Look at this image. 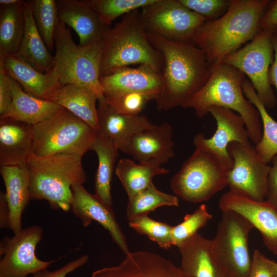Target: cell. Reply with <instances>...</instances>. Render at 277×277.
<instances>
[{"mask_svg":"<svg viewBox=\"0 0 277 277\" xmlns=\"http://www.w3.org/2000/svg\"><path fill=\"white\" fill-rule=\"evenodd\" d=\"M148 37L163 58L162 88L155 100L157 109L167 111L182 107L211 75L212 67L206 55L192 43L173 42L148 33Z\"/></svg>","mask_w":277,"mask_h":277,"instance_id":"obj_1","label":"cell"},{"mask_svg":"<svg viewBox=\"0 0 277 277\" xmlns=\"http://www.w3.org/2000/svg\"><path fill=\"white\" fill-rule=\"evenodd\" d=\"M270 1L231 0L227 12L219 19L200 28L193 44L206 54L212 68L228 55L251 41L260 31V19Z\"/></svg>","mask_w":277,"mask_h":277,"instance_id":"obj_2","label":"cell"},{"mask_svg":"<svg viewBox=\"0 0 277 277\" xmlns=\"http://www.w3.org/2000/svg\"><path fill=\"white\" fill-rule=\"evenodd\" d=\"M245 75L236 68L221 63L212 68L206 84L182 106L192 108L196 115H206L212 107H220L235 111L244 119L251 142L257 144L262 136L259 112L244 94L242 84Z\"/></svg>","mask_w":277,"mask_h":277,"instance_id":"obj_3","label":"cell"},{"mask_svg":"<svg viewBox=\"0 0 277 277\" xmlns=\"http://www.w3.org/2000/svg\"><path fill=\"white\" fill-rule=\"evenodd\" d=\"M100 76L132 64L147 65L161 73L163 58L150 43L141 11L134 10L109 27L103 38Z\"/></svg>","mask_w":277,"mask_h":277,"instance_id":"obj_4","label":"cell"},{"mask_svg":"<svg viewBox=\"0 0 277 277\" xmlns=\"http://www.w3.org/2000/svg\"><path fill=\"white\" fill-rule=\"evenodd\" d=\"M82 158L67 153L40 157L30 154L26 164L30 177V200H46L52 208L68 211L72 187L83 184L87 180Z\"/></svg>","mask_w":277,"mask_h":277,"instance_id":"obj_5","label":"cell"},{"mask_svg":"<svg viewBox=\"0 0 277 277\" xmlns=\"http://www.w3.org/2000/svg\"><path fill=\"white\" fill-rule=\"evenodd\" d=\"M54 41L55 54L52 69L60 86L81 85L92 91L98 101L104 100L100 80L103 39L86 46L77 45L66 25L57 20Z\"/></svg>","mask_w":277,"mask_h":277,"instance_id":"obj_6","label":"cell"},{"mask_svg":"<svg viewBox=\"0 0 277 277\" xmlns=\"http://www.w3.org/2000/svg\"><path fill=\"white\" fill-rule=\"evenodd\" d=\"M193 143L194 152L172 177L170 185L178 197L199 203L209 200L228 185L230 169L208 148Z\"/></svg>","mask_w":277,"mask_h":277,"instance_id":"obj_7","label":"cell"},{"mask_svg":"<svg viewBox=\"0 0 277 277\" xmlns=\"http://www.w3.org/2000/svg\"><path fill=\"white\" fill-rule=\"evenodd\" d=\"M96 135L89 125L63 108L33 125L31 155L40 157L67 153L83 156L90 150Z\"/></svg>","mask_w":277,"mask_h":277,"instance_id":"obj_8","label":"cell"},{"mask_svg":"<svg viewBox=\"0 0 277 277\" xmlns=\"http://www.w3.org/2000/svg\"><path fill=\"white\" fill-rule=\"evenodd\" d=\"M272 31L261 30L250 42L226 56L222 63L231 65L247 75L266 108H273L276 99L269 80L274 57Z\"/></svg>","mask_w":277,"mask_h":277,"instance_id":"obj_9","label":"cell"},{"mask_svg":"<svg viewBox=\"0 0 277 277\" xmlns=\"http://www.w3.org/2000/svg\"><path fill=\"white\" fill-rule=\"evenodd\" d=\"M147 32L168 41L192 43L205 19L179 0H155L141 9Z\"/></svg>","mask_w":277,"mask_h":277,"instance_id":"obj_10","label":"cell"},{"mask_svg":"<svg viewBox=\"0 0 277 277\" xmlns=\"http://www.w3.org/2000/svg\"><path fill=\"white\" fill-rule=\"evenodd\" d=\"M253 225L233 211H222L212 240L214 250L231 277H247L251 261L249 236Z\"/></svg>","mask_w":277,"mask_h":277,"instance_id":"obj_11","label":"cell"},{"mask_svg":"<svg viewBox=\"0 0 277 277\" xmlns=\"http://www.w3.org/2000/svg\"><path fill=\"white\" fill-rule=\"evenodd\" d=\"M227 151L233 162L228 174L229 190L242 193L256 201L265 200L270 166L262 160L251 145L232 142Z\"/></svg>","mask_w":277,"mask_h":277,"instance_id":"obj_12","label":"cell"},{"mask_svg":"<svg viewBox=\"0 0 277 277\" xmlns=\"http://www.w3.org/2000/svg\"><path fill=\"white\" fill-rule=\"evenodd\" d=\"M14 234L1 242L0 277H28L47 269L56 261H42L36 255V247L43 236L40 226H29Z\"/></svg>","mask_w":277,"mask_h":277,"instance_id":"obj_13","label":"cell"},{"mask_svg":"<svg viewBox=\"0 0 277 277\" xmlns=\"http://www.w3.org/2000/svg\"><path fill=\"white\" fill-rule=\"evenodd\" d=\"M222 211H233L246 219L259 231L264 245L277 255V208L266 200L258 201L236 191L229 190L220 198Z\"/></svg>","mask_w":277,"mask_h":277,"instance_id":"obj_14","label":"cell"},{"mask_svg":"<svg viewBox=\"0 0 277 277\" xmlns=\"http://www.w3.org/2000/svg\"><path fill=\"white\" fill-rule=\"evenodd\" d=\"M173 129L167 122L153 125L130 137L119 148L140 163L157 166L174 157Z\"/></svg>","mask_w":277,"mask_h":277,"instance_id":"obj_15","label":"cell"},{"mask_svg":"<svg viewBox=\"0 0 277 277\" xmlns=\"http://www.w3.org/2000/svg\"><path fill=\"white\" fill-rule=\"evenodd\" d=\"M216 123V129L213 135L207 138L203 133L196 134L193 142L205 146L215 153L230 169L232 160L228 154L227 147L232 142L250 145L245 123L236 112L226 108L212 107L209 111Z\"/></svg>","mask_w":277,"mask_h":277,"instance_id":"obj_16","label":"cell"},{"mask_svg":"<svg viewBox=\"0 0 277 277\" xmlns=\"http://www.w3.org/2000/svg\"><path fill=\"white\" fill-rule=\"evenodd\" d=\"M89 277H187L170 260L146 251L129 252L118 265L104 267Z\"/></svg>","mask_w":277,"mask_h":277,"instance_id":"obj_17","label":"cell"},{"mask_svg":"<svg viewBox=\"0 0 277 277\" xmlns=\"http://www.w3.org/2000/svg\"><path fill=\"white\" fill-rule=\"evenodd\" d=\"M70 209L84 227L96 221L106 229L113 241L125 254L130 252L125 235L116 222L111 208L105 205L95 194H91L83 184L72 187Z\"/></svg>","mask_w":277,"mask_h":277,"instance_id":"obj_18","label":"cell"},{"mask_svg":"<svg viewBox=\"0 0 277 277\" xmlns=\"http://www.w3.org/2000/svg\"><path fill=\"white\" fill-rule=\"evenodd\" d=\"M178 248L180 268L187 277H231L217 258L212 240L196 233Z\"/></svg>","mask_w":277,"mask_h":277,"instance_id":"obj_19","label":"cell"},{"mask_svg":"<svg viewBox=\"0 0 277 277\" xmlns=\"http://www.w3.org/2000/svg\"><path fill=\"white\" fill-rule=\"evenodd\" d=\"M105 97L123 92H138L156 96L162 88L161 73L147 65L126 67L113 73L100 76Z\"/></svg>","mask_w":277,"mask_h":277,"instance_id":"obj_20","label":"cell"},{"mask_svg":"<svg viewBox=\"0 0 277 277\" xmlns=\"http://www.w3.org/2000/svg\"><path fill=\"white\" fill-rule=\"evenodd\" d=\"M57 19L74 29L80 46L102 41L109 28L104 25L89 0L55 1Z\"/></svg>","mask_w":277,"mask_h":277,"instance_id":"obj_21","label":"cell"},{"mask_svg":"<svg viewBox=\"0 0 277 277\" xmlns=\"http://www.w3.org/2000/svg\"><path fill=\"white\" fill-rule=\"evenodd\" d=\"M0 118L1 166L26 165L32 150L33 125Z\"/></svg>","mask_w":277,"mask_h":277,"instance_id":"obj_22","label":"cell"},{"mask_svg":"<svg viewBox=\"0 0 277 277\" xmlns=\"http://www.w3.org/2000/svg\"><path fill=\"white\" fill-rule=\"evenodd\" d=\"M0 67L9 77L23 87L26 92L46 100L60 86L56 74L52 69L41 72L16 54H11L0 60Z\"/></svg>","mask_w":277,"mask_h":277,"instance_id":"obj_23","label":"cell"},{"mask_svg":"<svg viewBox=\"0 0 277 277\" xmlns=\"http://www.w3.org/2000/svg\"><path fill=\"white\" fill-rule=\"evenodd\" d=\"M0 172L10 211L9 228L15 233L22 229V215L30 200L29 172L24 165L2 166Z\"/></svg>","mask_w":277,"mask_h":277,"instance_id":"obj_24","label":"cell"},{"mask_svg":"<svg viewBox=\"0 0 277 277\" xmlns=\"http://www.w3.org/2000/svg\"><path fill=\"white\" fill-rule=\"evenodd\" d=\"M45 100L56 103L89 125L96 132L99 129L97 95L87 88L75 84L61 86Z\"/></svg>","mask_w":277,"mask_h":277,"instance_id":"obj_25","label":"cell"},{"mask_svg":"<svg viewBox=\"0 0 277 277\" xmlns=\"http://www.w3.org/2000/svg\"><path fill=\"white\" fill-rule=\"evenodd\" d=\"M99 129L97 133L111 139L119 148L130 137L152 125L147 116L123 115L115 112L106 100L98 101Z\"/></svg>","mask_w":277,"mask_h":277,"instance_id":"obj_26","label":"cell"},{"mask_svg":"<svg viewBox=\"0 0 277 277\" xmlns=\"http://www.w3.org/2000/svg\"><path fill=\"white\" fill-rule=\"evenodd\" d=\"M9 82L13 101L8 111L0 118H9L34 125L49 118L63 108L52 102L24 92L18 83L10 77Z\"/></svg>","mask_w":277,"mask_h":277,"instance_id":"obj_27","label":"cell"},{"mask_svg":"<svg viewBox=\"0 0 277 277\" xmlns=\"http://www.w3.org/2000/svg\"><path fill=\"white\" fill-rule=\"evenodd\" d=\"M25 27L19 47L15 53L37 71L47 73L53 68L54 56L48 50L27 1H23Z\"/></svg>","mask_w":277,"mask_h":277,"instance_id":"obj_28","label":"cell"},{"mask_svg":"<svg viewBox=\"0 0 277 277\" xmlns=\"http://www.w3.org/2000/svg\"><path fill=\"white\" fill-rule=\"evenodd\" d=\"M90 150L96 153L98 161L95 177V194L105 205L111 208V182L119 149L111 139L97 133Z\"/></svg>","mask_w":277,"mask_h":277,"instance_id":"obj_29","label":"cell"},{"mask_svg":"<svg viewBox=\"0 0 277 277\" xmlns=\"http://www.w3.org/2000/svg\"><path fill=\"white\" fill-rule=\"evenodd\" d=\"M23 1L11 5H1L0 60L16 53L23 37L25 27Z\"/></svg>","mask_w":277,"mask_h":277,"instance_id":"obj_30","label":"cell"},{"mask_svg":"<svg viewBox=\"0 0 277 277\" xmlns=\"http://www.w3.org/2000/svg\"><path fill=\"white\" fill-rule=\"evenodd\" d=\"M168 169L149 164L134 163L132 160L120 159L115 173L124 186L128 196L132 197L146 188L152 182L153 177L165 174Z\"/></svg>","mask_w":277,"mask_h":277,"instance_id":"obj_31","label":"cell"},{"mask_svg":"<svg viewBox=\"0 0 277 277\" xmlns=\"http://www.w3.org/2000/svg\"><path fill=\"white\" fill-rule=\"evenodd\" d=\"M242 89L246 98L258 110L262 121V138L255 149L262 160L269 163L277 154V122L269 115L249 80H245Z\"/></svg>","mask_w":277,"mask_h":277,"instance_id":"obj_32","label":"cell"},{"mask_svg":"<svg viewBox=\"0 0 277 277\" xmlns=\"http://www.w3.org/2000/svg\"><path fill=\"white\" fill-rule=\"evenodd\" d=\"M128 200L126 209L128 219L138 215H148L150 211L161 206L179 205L177 196L158 190L153 182L145 189L128 198Z\"/></svg>","mask_w":277,"mask_h":277,"instance_id":"obj_33","label":"cell"},{"mask_svg":"<svg viewBox=\"0 0 277 277\" xmlns=\"http://www.w3.org/2000/svg\"><path fill=\"white\" fill-rule=\"evenodd\" d=\"M37 29L47 47L52 50L54 36L57 22V10L54 0L27 1Z\"/></svg>","mask_w":277,"mask_h":277,"instance_id":"obj_34","label":"cell"},{"mask_svg":"<svg viewBox=\"0 0 277 277\" xmlns=\"http://www.w3.org/2000/svg\"><path fill=\"white\" fill-rule=\"evenodd\" d=\"M155 0H89L102 23L110 27L116 18L142 9Z\"/></svg>","mask_w":277,"mask_h":277,"instance_id":"obj_35","label":"cell"},{"mask_svg":"<svg viewBox=\"0 0 277 277\" xmlns=\"http://www.w3.org/2000/svg\"><path fill=\"white\" fill-rule=\"evenodd\" d=\"M129 226L141 234L147 235L161 248L167 249L173 246L171 229L169 225L156 221L148 215H141L128 219Z\"/></svg>","mask_w":277,"mask_h":277,"instance_id":"obj_36","label":"cell"},{"mask_svg":"<svg viewBox=\"0 0 277 277\" xmlns=\"http://www.w3.org/2000/svg\"><path fill=\"white\" fill-rule=\"evenodd\" d=\"M212 217L205 204L201 205L192 213L186 214L180 224L172 227L173 246L177 247L184 241L196 234Z\"/></svg>","mask_w":277,"mask_h":277,"instance_id":"obj_37","label":"cell"},{"mask_svg":"<svg viewBox=\"0 0 277 277\" xmlns=\"http://www.w3.org/2000/svg\"><path fill=\"white\" fill-rule=\"evenodd\" d=\"M156 96L138 92H123L105 97L108 104L117 113L138 115L146 104L156 100Z\"/></svg>","mask_w":277,"mask_h":277,"instance_id":"obj_38","label":"cell"},{"mask_svg":"<svg viewBox=\"0 0 277 277\" xmlns=\"http://www.w3.org/2000/svg\"><path fill=\"white\" fill-rule=\"evenodd\" d=\"M183 5L201 15L206 22L215 21L229 9L231 0H179Z\"/></svg>","mask_w":277,"mask_h":277,"instance_id":"obj_39","label":"cell"},{"mask_svg":"<svg viewBox=\"0 0 277 277\" xmlns=\"http://www.w3.org/2000/svg\"><path fill=\"white\" fill-rule=\"evenodd\" d=\"M271 260L256 249L253 252L247 277H273Z\"/></svg>","mask_w":277,"mask_h":277,"instance_id":"obj_40","label":"cell"},{"mask_svg":"<svg viewBox=\"0 0 277 277\" xmlns=\"http://www.w3.org/2000/svg\"><path fill=\"white\" fill-rule=\"evenodd\" d=\"M88 260L87 255H83L55 270L44 269L33 274L32 277H66L68 274L85 264Z\"/></svg>","mask_w":277,"mask_h":277,"instance_id":"obj_41","label":"cell"},{"mask_svg":"<svg viewBox=\"0 0 277 277\" xmlns=\"http://www.w3.org/2000/svg\"><path fill=\"white\" fill-rule=\"evenodd\" d=\"M13 98L9 77L0 67V116L8 111L12 103Z\"/></svg>","mask_w":277,"mask_h":277,"instance_id":"obj_42","label":"cell"},{"mask_svg":"<svg viewBox=\"0 0 277 277\" xmlns=\"http://www.w3.org/2000/svg\"><path fill=\"white\" fill-rule=\"evenodd\" d=\"M260 30H269L273 32L277 29V0L270 1L259 24Z\"/></svg>","mask_w":277,"mask_h":277,"instance_id":"obj_43","label":"cell"},{"mask_svg":"<svg viewBox=\"0 0 277 277\" xmlns=\"http://www.w3.org/2000/svg\"><path fill=\"white\" fill-rule=\"evenodd\" d=\"M266 200L277 208V154L271 160Z\"/></svg>","mask_w":277,"mask_h":277,"instance_id":"obj_44","label":"cell"},{"mask_svg":"<svg viewBox=\"0 0 277 277\" xmlns=\"http://www.w3.org/2000/svg\"><path fill=\"white\" fill-rule=\"evenodd\" d=\"M10 225V211L5 192H0V227H9Z\"/></svg>","mask_w":277,"mask_h":277,"instance_id":"obj_45","label":"cell"},{"mask_svg":"<svg viewBox=\"0 0 277 277\" xmlns=\"http://www.w3.org/2000/svg\"><path fill=\"white\" fill-rule=\"evenodd\" d=\"M274 57L273 62L269 70V80L271 85H273L277 92V29L272 33Z\"/></svg>","mask_w":277,"mask_h":277,"instance_id":"obj_46","label":"cell"},{"mask_svg":"<svg viewBox=\"0 0 277 277\" xmlns=\"http://www.w3.org/2000/svg\"><path fill=\"white\" fill-rule=\"evenodd\" d=\"M20 0H1V5H11L18 3Z\"/></svg>","mask_w":277,"mask_h":277,"instance_id":"obj_47","label":"cell"},{"mask_svg":"<svg viewBox=\"0 0 277 277\" xmlns=\"http://www.w3.org/2000/svg\"><path fill=\"white\" fill-rule=\"evenodd\" d=\"M271 265L273 272V277H277V262L271 260Z\"/></svg>","mask_w":277,"mask_h":277,"instance_id":"obj_48","label":"cell"}]
</instances>
